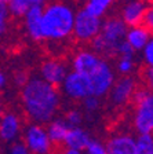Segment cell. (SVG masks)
Listing matches in <instances>:
<instances>
[{"label":"cell","instance_id":"cell-1","mask_svg":"<svg viewBox=\"0 0 153 154\" xmlns=\"http://www.w3.org/2000/svg\"><path fill=\"white\" fill-rule=\"evenodd\" d=\"M21 102L25 114L32 122L47 124L54 119L61 105V95L54 85L40 76L29 77L21 87Z\"/></svg>","mask_w":153,"mask_h":154},{"label":"cell","instance_id":"cell-2","mask_svg":"<svg viewBox=\"0 0 153 154\" xmlns=\"http://www.w3.org/2000/svg\"><path fill=\"white\" fill-rule=\"evenodd\" d=\"M76 10L65 2H50L43 6L42 33L48 42H64L72 36Z\"/></svg>","mask_w":153,"mask_h":154},{"label":"cell","instance_id":"cell-3","mask_svg":"<svg viewBox=\"0 0 153 154\" xmlns=\"http://www.w3.org/2000/svg\"><path fill=\"white\" fill-rule=\"evenodd\" d=\"M128 26L126 25L119 15H110L102 19L101 30L98 36L91 40V50L98 55H115L116 47L126 37Z\"/></svg>","mask_w":153,"mask_h":154},{"label":"cell","instance_id":"cell-4","mask_svg":"<svg viewBox=\"0 0 153 154\" xmlns=\"http://www.w3.org/2000/svg\"><path fill=\"white\" fill-rule=\"evenodd\" d=\"M135 105L134 112V128L139 135L152 134L153 131V96L148 88L135 90L132 95Z\"/></svg>","mask_w":153,"mask_h":154},{"label":"cell","instance_id":"cell-5","mask_svg":"<svg viewBox=\"0 0 153 154\" xmlns=\"http://www.w3.org/2000/svg\"><path fill=\"white\" fill-rule=\"evenodd\" d=\"M102 19L95 15H91L87 13L84 8H80L75 14L73 29H72V36L77 42L90 43L94 37H97L101 30Z\"/></svg>","mask_w":153,"mask_h":154},{"label":"cell","instance_id":"cell-6","mask_svg":"<svg viewBox=\"0 0 153 154\" xmlns=\"http://www.w3.org/2000/svg\"><path fill=\"white\" fill-rule=\"evenodd\" d=\"M88 80L90 87H91V95L102 98L109 94L116 80V73L112 65L102 58L98 66L88 74Z\"/></svg>","mask_w":153,"mask_h":154},{"label":"cell","instance_id":"cell-7","mask_svg":"<svg viewBox=\"0 0 153 154\" xmlns=\"http://www.w3.org/2000/svg\"><path fill=\"white\" fill-rule=\"evenodd\" d=\"M24 143L32 154H50L53 150V143L43 124L28 125L24 132Z\"/></svg>","mask_w":153,"mask_h":154},{"label":"cell","instance_id":"cell-8","mask_svg":"<svg viewBox=\"0 0 153 154\" xmlns=\"http://www.w3.org/2000/svg\"><path fill=\"white\" fill-rule=\"evenodd\" d=\"M61 87L65 96H68L72 100H83L86 96L91 95L88 76L76 70L68 72L64 81L61 83Z\"/></svg>","mask_w":153,"mask_h":154},{"label":"cell","instance_id":"cell-9","mask_svg":"<svg viewBox=\"0 0 153 154\" xmlns=\"http://www.w3.org/2000/svg\"><path fill=\"white\" fill-rule=\"evenodd\" d=\"M135 90H137V81L132 76H121L119 80H115L109 91V100L113 106H124L132 99Z\"/></svg>","mask_w":153,"mask_h":154},{"label":"cell","instance_id":"cell-10","mask_svg":"<svg viewBox=\"0 0 153 154\" xmlns=\"http://www.w3.org/2000/svg\"><path fill=\"white\" fill-rule=\"evenodd\" d=\"M149 7L150 3H145L141 0H126L120 7V15L119 17L128 28L142 25L144 17Z\"/></svg>","mask_w":153,"mask_h":154},{"label":"cell","instance_id":"cell-11","mask_svg":"<svg viewBox=\"0 0 153 154\" xmlns=\"http://www.w3.org/2000/svg\"><path fill=\"white\" fill-rule=\"evenodd\" d=\"M68 72L69 70H68L66 63L61 59H55V58L46 59L40 66V77L54 87L61 85Z\"/></svg>","mask_w":153,"mask_h":154},{"label":"cell","instance_id":"cell-12","mask_svg":"<svg viewBox=\"0 0 153 154\" xmlns=\"http://www.w3.org/2000/svg\"><path fill=\"white\" fill-rule=\"evenodd\" d=\"M21 131H22V124L17 113H2L0 116V139L2 140L13 143L19 138Z\"/></svg>","mask_w":153,"mask_h":154},{"label":"cell","instance_id":"cell-13","mask_svg":"<svg viewBox=\"0 0 153 154\" xmlns=\"http://www.w3.org/2000/svg\"><path fill=\"white\" fill-rule=\"evenodd\" d=\"M42 14H43L42 6H30L28 8V11L25 13V15L22 17L26 33L36 43L44 42L42 33Z\"/></svg>","mask_w":153,"mask_h":154},{"label":"cell","instance_id":"cell-14","mask_svg":"<svg viewBox=\"0 0 153 154\" xmlns=\"http://www.w3.org/2000/svg\"><path fill=\"white\" fill-rule=\"evenodd\" d=\"M108 154H135L137 153V138L130 134L112 135L105 143Z\"/></svg>","mask_w":153,"mask_h":154},{"label":"cell","instance_id":"cell-15","mask_svg":"<svg viewBox=\"0 0 153 154\" xmlns=\"http://www.w3.org/2000/svg\"><path fill=\"white\" fill-rule=\"evenodd\" d=\"M101 59V55H98L93 50H80L72 58V67H73V70L88 76L98 66Z\"/></svg>","mask_w":153,"mask_h":154},{"label":"cell","instance_id":"cell-16","mask_svg":"<svg viewBox=\"0 0 153 154\" xmlns=\"http://www.w3.org/2000/svg\"><path fill=\"white\" fill-rule=\"evenodd\" d=\"M124 42L130 45L135 52L141 51L149 42H152V30L144 25L130 26L126 32Z\"/></svg>","mask_w":153,"mask_h":154},{"label":"cell","instance_id":"cell-17","mask_svg":"<svg viewBox=\"0 0 153 154\" xmlns=\"http://www.w3.org/2000/svg\"><path fill=\"white\" fill-rule=\"evenodd\" d=\"M91 140L90 134L81 127H72L69 128L66 136H65V149H72V150H80L84 151L87 144Z\"/></svg>","mask_w":153,"mask_h":154},{"label":"cell","instance_id":"cell-18","mask_svg":"<svg viewBox=\"0 0 153 154\" xmlns=\"http://www.w3.org/2000/svg\"><path fill=\"white\" fill-rule=\"evenodd\" d=\"M69 125L65 122L64 119H51L48 121V125L46 131L50 138L51 143L53 144H58V143H64L65 136H66L68 131H69Z\"/></svg>","mask_w":153,"mask_h":154},{"label":"cell","instance_id":"cell-19","mask_svg":"<svg viewBox=\"0 0 153 154\" xmlns=\"http://www.w3.org/2000/svg\"><path fill=\"white\" fill-rule=\"evenodd\" d=\"M116 3H117V0H87L86 3H83V8L91 15L104 19L108 15L109 11L115 7Z\"/></svg>","mask_w":153,"mask_h":154},{"label":"cell","instance_id":"cell-20","mask_svg":"<svg viewBox=\"0 0 153 154\" xmlns=\"http://www.w3.org/2000/svg\"><path fill=\"white\" fill-rule=\"evenodd\" d=\"M4 2H6L10 17H14V18H22L30 7L26 0H4Z\"/></svg>","mask_w":153,"mask_h":154},{"label":"cell","instance_id":"cell-21","mask_svg":"<svg viewBox=\"0 0 153 154\" xmlns=\"http://www.w3.org/2000/svg\"><path fill=\"white\" fill-rule=\"evenodd\" d=\"M116 70L121 76H131V73L135 70V59L132 57H119L116 63Z\"/></svg>","mask_w":153,"mask_h":154},{"label":"cell","instance_id":"cell-22","mask_svg":"<svg viewBox=\"0 0 153 154\" xmlns=\"http://www.w3.org/2000/svg\"><path fill=\"white\" fill-rule=\"evenodd\" d=\"M135 154H153V136L152 134H142L137 138V153Z\"/></svg>","mask_w":153,"mask_h":154},{"label":"cell","instance_id":"cell-23","mask_svg":"<svg viewBox=\"0 0 153 154\" xmlns=\"http://www.w3.org/2000/svg\"><path fill=\"white\" fill-rule=\"evenodd\" d=\"M83 113L77 109H70L65 113V122L69 125L70 128L72 127H81V122H83Z\"/></svg>","mask_w":153,"mask_h":154},{"label":"cell","instance_id":"cell-24","mask_svg":"<svg viewBox=\"0 0 153 154\" xmlns=\"http://www.w3.org/2000/svg\"><path fill=\"white\" fill-rule=\"evenodd\" d=\"M8 23H10V14L8 10H7L6 2L0 0V37H3L7 33Z\"/></svg>","mask_w":153,"mask_h":154},{"label":"cell","instance_id":"cell-25","mask_svg":"<svg viewBox=\"0 0 153 154\" xmlns=\"http://www.w3.org/2000/svg\"><path fill=\"white\" fill-rule=\"evenodd\" d=\"M101 98L98 96H94V95H88L86 96L81 102H83V109L86 110L87 113H95L99 110L101 107Z\"/></svg>","mask_w":153,"mask_h":154},{"label":"cell","instance_id":"cell-26","mask_svg":"<svg viewBox=\"0 0 153 154\" xmlns=\"http://www.w3.org/2000/svg\"><path fill=\"white\" fill-rule=\"evenodd\" d=\"M84 151H86L84 154H108V151L105 149V144L99 140H94V139L90 140V143L87 144Z\"/></svg>","mask_w":153,"mask_h":154},{"label":"cell","instance_id":"cell-27","mask_svg":"<svg viewBox=\"0 0 153 154\" xmlns=\"http://www.w3.org/2000/svg\"><path fill=\"white\" fill-rule=\"evenodd\" d=\"M141 52H142V61L145 62V65H146L148 67H152V65H153V42L148 43V44L141 50Z\"/></svg>","mask_w":153,"mask_h":154},{"label":"cell","instance_id":"cell-28","mask_svg":"<svg viewBox=\"0 0 153 154\" xmlns=\"http://www.w3.org/2000/svg\"><path fill=\"white\" fill-rule=\"evenodd\" d=\"M134 54H135V51L124 42V40L116 47V51H115V55H119V57H132Z\"/></svg>","mask_w":153,"mask_h":154},{"label":"cell","instance_id":"cell-29","mask_svg":"<svg viewBox=\"0 0 153 154\" xmlns=\"http://www.w3.org/2000/svg\"><path fill=\"white\" fill-rule=\"evenodd\" d=\"M8 154H32L30 151L28 150V147L25 146L24 142H13V144L10 146L8 149Z\"/></svg>","mask_w":153,"mask_h":154},{"label":"cell","instance_id":"cell-30","mask_svg":"<svg viewBox=\"0 0 153 154\" xmlns=\"http://www.w3.org/2000/svg\"><path fill=\"white\" fill-rule=\"evenodd\" d=\"M142 25L146 26L148 29L152 30V28H153V10H152V7L148 8L146 14H145V17H144V21H142Z\"/></svg>","mask_w":153,"mask_h":154},{"label":"cell","instance_id":"cell-31","mask_svg":"<svg viewBox=\"0 0 153 154\" xmlns=\"http://www.w3.org/2000/svg\"><path fill=\"white\" fill-rule=\"evenodd\" d=\"M28 74L25 73V72H17L15 74H14V80H15V83L18 84L19 87H22L24 84L28 81Z\"/></svg>","mask_w":153,"mask_h":154},{"label":"cell","instance_id":"cell-32","mask_svg":"<svg viewBox=\"0 0 153 154\" xmlns=\"http://www.w3.org/2000/svg\"><path fill=\"white\" fill-rule=\"evenodd\" d=\"M29 3V6H46L47 3H50V2H53V0H26Z\"/></svg>","mask_w":153,"mask_h":154},{"label":"cell","instance_id":"cell-33","mask_svg":"<svg viewBox=\"0 0 153 154\" xmlns=\"http://www.w3.org/2000/svg\"><path fill=\"white\" fill-rule=\"evenodd\" d=\"M7 83V79H6V74H4V72L0 69V92H2V90L4 88V85H6Z\"/></svg>","mask_w":153,"mask_h":154},{"label":"cell","instance_id":"cell-34","mask_svg":"<svg viewBox=\"0 0 153 154\" xmlns=\"http://www.w3.org/2000/svg\"><path fill=\"white\" fill-rule=\"evenodd\" d=\"M62 154H84V151H80V150H72V149H65L62 151Z\"/></svg>","mask_w":153,"mask_h":154},{"label":"cell","instance_id":"cell-35","mask_svg":"<svg viewBox=\"0 0 153 154\" xmlns=\"http://www.w3.org/2000/svg\"><path fill=\"white\" fill-rule=\"evenodd\" d=\"M77 2H80V3H86L87 0H77Z\"/></svg>","mask_w":153,"mask_h":154},{"label":"cell","instance_id":"cell-36","mask_svg":"<svg viewBox=\"0 0 153 154\" xmlns=\"http://www.w3.org/2000/svg\"><path fill=\"white\" fill-rule=\"evenodd\" d=\"M141 2H145V3H150V0H141Z\"/></svg>","mask_w":153,"mask_h":154},{"label":"cell","instance_id":"cell-37","mask_svg":"<svg viewBox=\"0 0 153 154\" xmlns=\"http://www.w3.org/2000/svg\"><path fill=\"white\" fill-rule=\"evenodd\" d=\"M0 116H2V105H0Z\"/></svg>","mask_w":153,"mask_h":154}]
</instances>
